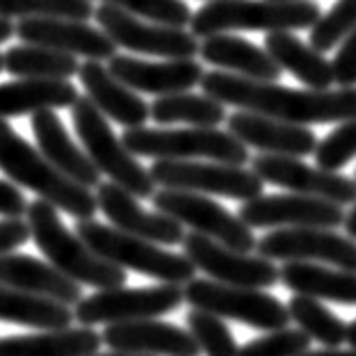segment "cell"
<instances>
[{
    "label": "cell",
    "instance_id": "obj_1",
    "mask_svg": "<svg viewBox=\"0 0 356 356\" xmlns=\"http://www.w3.org/2000/svg\"><path fill=\"white\" fill-rule=\"evenodd\" d=\"M206 96L242 112L272 117L286 124H336L356 119V87L293 89L279 83L247 80L226 71H208L201 78Z\"/></svg>",
    "mask_w": 356,
    "mask_h": 356
},
{
    "label": "cell",
    "instance_id": "obj_2",
    "mask_svg": "<svg viewBox=\"0 0 356 356\" xmlns=\"http://www.w3.org/2000/svg\"><path fill=\"white\" fill-rule=\"evenodd\" d=\"M0 172L12 183L39 194V199L55 210H64L76 217V222L94 220L99 210L92 190L74 183L60 169H55L39 149L23 140L5 119H0Z\"/></svg>",
    "mask_w": 356,
    "mask_h": 356
},
{
    "label": "cell",
    "instance_id": "obj_3",
    "mask_svg": "<svg viewBox=\"0 0 356 356\" xmlns=\"http://www.w3.org/2000/svg\"><path fill=\"white\" fill-rule=\"evenodd\" d=\"M26 217L30 238L35 240L37 249L64 277L99 290L119 288L126 283V270L94 254L74 231H69V226H64L60 213L51 204L42 199L32 201L28 204Z\"/></svg>",
    "mask_w": 356,
    "mask_h": 356
},
{
    "label": "cell",
    "instance_id": "obj_4",
    "mask_svg": "<svg viewBox=\"0 0 356 356\" xmlns=\"http://www.w3.org/2000/svg\"><path fill=\"white\" fill-rule=\"evenodd\" d=\"M322 16L313 0H215L190 19L194 37H210L231 30L293 32L313 28Z\"/></svg>",
    "mask_w": 356,
    "mask_h": 356
},
{
    "label": "cell",
    "instance_id": "obj_5",
    "mask_svg": "<svg viewBox=\"0 0 356 356\" xmlns=\"http://www.w3.org/2000/svg\"><path fill=\"white\" fill-rule=\"evenodd\" d=\"M76 236L103 261L117 265L121 270H135L144 277L172 283V286H185L197 272V267L183 254H174L156 242L128 236L119 229H110L96 220L76 222Z\"/></svg>",
    "mask_w": 356,
    "mask_h": 356
},
{
    "label": "cell",
    "instance_id": "obj_6",
    "mask_svg": "<svg viewBox=\"0 0 356 356\" xmlns=\"http://www.w3.org/2000/svg\"><path fill=\"white\" fill-rule=\"evenodd\" d=\"M124 147L133 156L153 160H210V163L245 167L249 151L229 131L220 128H126Z\"/></svg>",
    "mask_w": 356,
    "mask_h": 356
},
{
    "label": "cell",
    "instance_id": "obj_7",
    "mask_svg": "<svg viewBox=\"0 0 356 356\" xmlns=\"http://www.w3.org/2000/svg\"><path fill=\"white\" fill-rule=\"evenodd\" d=\"M71 119H74L76 135L83 142L87 158L92 160L99 174L108 176L110 183L131 192L135 199H151L156 192V183L131 151L124 147L121 137L115 135L99 108L87 99L78 96L71 105Z\"/></svg>",
    "mask_w": 356,
    "mask_h": 356
},
{
    "label": "cell",
    "instance_id": "obj_8",
    "mask_svg": "<svg viewBox=\"0 0 356 356\" xmlns=\"http://www.w3.org/2000/svg\"><path fill=\"white\" fill-rule=\"evenodd\" d=\"M183 297L192 309L213 313L222 320H236L240 325L261 331L286 329L290 322L286 304L256 288L224 286L210 279H192L185 283Z\"/></svg>",
    "mask_w": 356,
    "mask_h": 356
},
{
    "label": "cell",
    "instance_id": "obj_9",
    "mask_svg": "<svg viewBox=\"0 0 356 356\" xmlns=\"http://www.w3.org/2000/svg\"><path fill=\"white\" fill-rule=\"evenodd\" d=\"M151 201L158 213L172 217L181 226H190L192 233L220 242L233 252L249 254L256 249L252 229L238 215L229 213L217 201L208 199L206 194L163 188L160 192H153Z\"/></svg>",
    "mask_w": 356,
    "mask_h": 356
},
{
    "label": "cell",
    "instance_id": "obj_10",
    "mask_svg": "<svg viewBox=\"0 0 356 356\" xmlns=\"http://www.w3.org/2000/svg\"><path fill=\"white\" fill-rule=\"evenodd\" d=\"M185 302L183 288L160 283L151 288H108L83 297L74 309V320L80 327L119 325V322L156 320L176 311Z\"/></svg>",
    "mask_w": 356,
    "mask_h": 356
},
{
    "label": "cell",
    "instance_id": "obj_11",
    "mask_svg": "<svg viewBox=\"0 0 356 356\" xmlns=\"http://www.w3.org/2000/svg\"><path fill=\"white\" fill-rule=\"evenodd\" d=\"M153 183L165 190H183L197 194L249 201L263 194V181L252 169L224 163H197V160H156L149 169Z\"/></svg>",
    "mask_w": 356,
    "mask_h": 356
},
{
    "label": "cell",
    "instance_id": "obj_12",
    "mask_svg": "<svg viewBox=\"0 0 356 356\" xmlns=\"http://www.w3.org/2000/svg\"><path fill=\"white\" fill-rule=\"evenodd\" d=\"M94 19L112 44L131 53L165 60H194V55H199V39L183 28L147 23L112 5L96 7Z\"/></svg>",
    "mask_w": 356,
    "mask_h": 356
},
{
    "label": "cell",
    "instance_id": "obj_13",
    "mask_svg": "<svg viewBox=\"0 0 356 356\" xmlns=\"http://www.w3.org/2000/svg\"><path fill=\"white\" fill-rule=\"evenodd\" d=\"M256 249L267 261L327 263L338 270L356 272V240L331 229H277L256 240Z\"/></svg>",
    "mask_w": 356,
    "mask_h": 356
},
{
    "label": "cell",
    "instance_id": "obj_14",
    "mask_svg": "<svg viewBox=\"0 0 356 356\" xmlns=\"http://www.w3.org/2000/svg\"><path fill=\"white\" fill-rule=\"evenodd\" d=\"M183 256L208 274L210 281L224 286L265 290L279 283V267L263 256H249L220 245L199 233L183 238Z\"/></svg>",
    "mask_w": 356,
    "mask_h": 356
},
{
    "label": "cell",
    "instance_id": "obj_15",
    "mask_svg": "<svg viewBox=\"0 0 356 356\" xmlns=\"http://www.w3.org/2000/svg\"><path fill=\"white\" fill-rule=\"evenodd\" d=\"M252 163V172L263 183L277 185L302 197L325 199L338 206L356 204V181L350 176L325 172L320 167L306 165L302 158L288 156H256Z\"/></svg>",
    "mask_w": 356,
    "mask_h": 356
},
{
    "label": "cell",
    "instance_id": "obj_16",
    "mask_svg": "<svg viewBox=\"0 0 356 356\" xmlns=\"http://www.w3.org/2000/svg\"><path fill=\"white\" fill-rule=\"evenodd\" d=\"M238 217L249 229H338L345 222V210L331 201L302 194H258L256 199L242 201Z\"/></svg>",
    "mask_w": 356,
    "mask_h": 356
},
{
    "label": "cell",
    "instance_id": "obj_17",
    "mask_svg": "<svg viewBox=\"0 0 356 356\" xmlns=\"http://www.w3.org/2000/svg\"><path fill=\"white\" fill-rule=\"evenodd\" d=\"M14 37L23 39V44L53 48V51L94 62L110 60L112 55H117V46L112 44V39L103 30L87 26L85 21L21 19L14 26Z\"/></svg>",
    "mask_w": 356,
    "mask_h": 356
},
{
    "label": "cell",
    "instance_id": "obj_18",
    "mask_svg": "<svg viewBox=\"0 0 356 356\" xmlns=\"http://www.w3.org/2000/svg\"><path fill=\"white\" fill-rule=\"evenodd\" d=\"M94 197L96 206L115 224V229L128 233V236L169 247L181 245L185 238V229L176 220L163 213L144 210L131 192H126L115 183H99Z\"/></svg>",
    "mask_w": 356,
    "mask_h": 356
},
{
    "label": "cell",
    "instance_id": "obj_19",
    "mask_svg": "<svg viewBox=\"0 0 356 356\" xmlns=\"http://www.w3.org/2000/svg\"><path fill=\"white\" fill-rule=\"evenodd\" d=\"M108 71L133 92L167 96L194 89L204 78V67L194 60L144 62L131 55H112Z\"/></svg>",
    "mask_w": 356,
    "mask_h": 356
},
{
    "label": "cell",
    "instance_id": "obj_20",
    "mask_svg": "<svg viewBox=\"0 0 356 356\" xmlns=\"http://www.w3.org/2000/svg\"><path fill=\"white\" fill-rule=\"evenodd\" d=\"M101 341L115 352L147 356H201L190 331L163 320L119 322L103 329Z\"/></svg>",
    "mask_w": 356,
    "mask_h": 356
},
{
    "label": "cell",
    "instance_id": "obj_21",
    "mask_svg": "<svg viewBox=\"0 0 356 356\" xmlns=\"http://www.w3.org/2000/svg\"><path fill=\"white\" fill-rule=\"evenodd\" d=\"M229 133L245 147H254L265 156L304 158L318 147V137L306 126L286 124V121L254 115V112H236L226 119Z\"/></svg>",
    "mask_w": 356,
    "mask_h": 356
},
{
    "label": "cell",
    "instance_id": "obj_22",
    "mask_svg": "<svg viewBox=\"0 0 356 356\" xmlns=\"http://www.w3.org/2000/svg\"><path fill=\"white\" fill-rule=\"evenodd\" d=\"M32 133L37 137L39 153L67 178L89 190L101 183L99 169L87 158V153L71 140L55 110L35 112L32 115Z\"/></svg>",
    "mask_w": 356,
    "mask_h": 356
},
{
    "label": "cell",
    "instance_id": "obj_23",
    "mask_svg": "<svg viewBox=\"0 0 356 356\" xmlns=\"http://www.w3.org/2000/svg\"><path fill=\"white\" fill-rule=\"evenodd\" d=\"M80 85L105 119H112L126 128H140L149 121V103L137 92L119 83L101 62L87 60L78 69Z\"/></svg>",
    "mask_w": 356,
    "mask_h": 356
},
{
    "label": "cell",
    "instance_id": "obj_24",
    "mask_svg": "<svg viewBox=\"0 0 356 356\" xmlns=\"http://www.w3.org/2000/svg\"><path fill=\"white\" fill-rule=\"evenodd\" d=\"M0 283L19 288L23 293L53 299V302H60L64 306H76L83 299L80 283L64 277L48 261L44 263L26 254L0 256Z\"/></svg>",
    "mask_w": 356,
    "mask_h": 356
},
{
    "label": "cell",
    "instance_id": "obj_25",
    "mask_svg": "<svg viewBox=\"0 0 356 356\" xmlns=\"http://www.w3.org/2000/svg\"><path fill=\"white\" fill-rule=\"evenodd\" d=\"M199 55L204 62L213 64L217 69H224L226 74L247 78V80H263V83H277L283 71L277 62L270 58V53L258 48L247 39L220 32L210 35L199 44Z\"/></svg>",
    "mask_w": 356,
    "mask_h": 356
},
{
    "label": "cell",
    "instance_id": "obj_26",
    "mask_svg": "<svg viewBox=\"0 0 356 356\" xmlns=\"http://www.w3.org/2000/svg\"><path fill=\"white\" fill-rule=\"evenodd\" d=\"M279 281L295 295L327 299V302L343 306H356V272L295 261L281 267Z\"/></svg>",
    "mask_w": 356,
    "mask_h": 356
},
{
    "label": "cell",
    "instance_id": "obj_27",
    "mask_svg": "<svg viewBox=\"0 0 356 356\" xmlns=\"http://www.w3.org/2000/svg\"><path fill=\"white\" fill-rule=\"evenodd\" d=\"M265 51L281 71H288L309 89H331L336 85L331 62L293 32H267Z\"/></svg>",
    "mask_w": 356,
    "mask_h": 356
},
{
    "label": "cell",
    "instance_id": "obj_28",
    "mask_svg": "<svg viewBox=\"0 0 356 356\" xmlns=\"http://www.w3.org/2000/svg\"><path fill=\"white\" fill-rule=\"evenodd\" d=\"M101 345V336L92 327H67L0 338V356H92Z\"/></svg>",
    "mask_w": 356,
    "mask_h": 356
},
{
    "label": "cell",
    "instance_id": "obj_29",
    "mask_svg": "<svg viewBox=\"0 0 356 356\" xmlns=\"http://www.w3.org/2000/svg\"><path fill=\"white\" fill-rule=\"evenodd\" d=\"M78 99L69 80H14L0 85V119L35 115L39 110L71 108Z\"/></svg>",
    "mask_w": 356,
    "mask_h": 356
},
{
    "label": "cell",
    "instance_id": "obj_30",
    "mask_svg": "<svg viewBox=\"0 0 356 356\" xmlns=\"http://www.w3.org/2000/svg\"><path fill=\"white\" fill-rule=\"evenodd\" d=\"M0 322L42 331L67 329L74 322V311L71 306L53 302V299L23 293L19 288L0 283Z\"/></svg>",
    "mask_w": 356,
    "mask_h": 356
},
{
    "label": "cell",
    "instance_id": "obj_31",
    "mask_svg": "<svg viewBox=\"0 0 356 356\" xmlns=\"http://www.w3.org/2000/svg\"><path fill=\"white\" fill-rule=\"evenodd\" d=\"M80 62L69 53L23 44L3 53V71L21 80H69L78 76Z\"/></svg>",
    "mask_w": 356,
    "mask_h": 356
},
{
    "label": "cell",
    "instance_id": "obj_32",
    "mask_svg": "<svg viewBox=\"0 0 356 356\" xmlns=\"http://www.w3.org/2000/svg\"><path fill=\"white\" fill-rule=\"evenodd\" d=\"M149 117L160 126L190 124L197 128H217L226 121V110L220 101L192 92L158 96L149 105Z\"/></svg>",
    "mask_w": 356,
    "mask_h": 356
},
{
    "label": "cell",
    "instance_id": "obj_33",
    "mask_svg": "<svg viewBox=\"0 0 356 356\" xmlns=\"http://www.w3.org/2000/svg\"><path fill=\"white\" fill-rule=\"evenodd\" d=\"M290 322H297L299 331H304L311 341H318L325 347H341L345 343V322L334 315L320 299L295 295L288 302Z\"/></svg>",
    "mask_w": 356,
    "mask_h": 356
},
{
    "label": "cell",
    "instance_id": "obj_34",
    "mask_svg": "<svg viewBox=\"0 0 356 356\" xmlns=\"http://www.w3.org/2000/svg\"><path fill=\"white\" fill-rule=\"evenodd\" d=\"M0 19H94L92 0H0Z\"/></svg>",
    "mask_w": 356,
    "mask_h": 356
},
{
    "label": "cell",
    "instance_id": "obj_35",
    "mask_svg": "<svg viewBox=\"0 0 356 356\" xmlns=\"http://www.w3.org/2000/svg\"><path fill=\"white\" fill-rule=\"evenodd\" d=\"M185 320H188L190 336L197 343L199 352H204L206 356H236L238 352L236 338H233L231 329L224 325L222 318H217L213 313L192 309Z\"/></svg>",
    "mask_w": 356,
    "mask_h": 356
},
{
    "label": "cell",
    "instance_id": "obj_36",
    "mask_svg": "<svg viewBox=\"0 0 356 356\" xmlns=\"http://www.w3.org/2000/svg\"><path fill=\"white\" fill-rule=\"evenodd\" d=\"M103 5H112L117 10L147 19L149 23H160L169 28L190 26L192 12L185 0H101Z\"/></svg>",
    "mask_w": 356,
    "mask_h": 356
},
{
    "label": "cell",
    "instance_id": "obj_37",
    "mask_svg": "<svg viewBox=\"0 0 356 356\" xmlns=\"http://www.w3.org/2000/svg\"><path fill=\"white\" fill-rule=\"evenodd\" d=\"M356 28V0H338L311 28V48L318 53L334 51L350 30Z\"/></svg>",
    "mask_w": 356,
    "mask_h": 356
},
{
    "label": "cell",
    "instance_id": "obj_38",
    "mask_svg": "<svg viewBox=\"0 0 356 356\" xmlns=\"http://www.w3.org/2000/svg\"><path fill=\"white\" fill-rule=\"evenodd\" d=\"M315 163L325 172H338L356 156V119L341 121L336 131L315 147Z\"/></svg>",
    "mask_w": 356,
    "mask_h": 356
},
{
    "label": "cell",
    "instance_id": "obj_39",
    "mask_svg": "<svg viewBox=\"0 0 356 356\" xmlns=\"http://www.w3.org/2000/svg\"><path fill=\"white\" fill-rule=\"evenodd\" d=\"M311 338L299 329L267 331V336L254 338L247 345L238 347L236 356H299L309 352Z\"/></svg>",
    "mask_w": 356,
    "mask_h": 356
},
{
    "label": "cell",
    "instance_id": "obj_40",
    "mask_svg": "<svg viewBox=\"0 0 356 356\" xmlns=\"http://www.w3.org/2000/svg\"><path fill=\"white\" fill-rule=\"evenodd\" d=\"M334 67V80L341 87H356V28L345 35L338 44L336 58L331 62Z\"/></svg>",
    "mask_w": 356,
    "mask_h": 356
},
{
    "label": "cell",
    "instance_id": "obj_41",
    "mask_svg": "<svg viewBox=\"0 0 356 356\" xmlns=\"http://www.w3.org/2000/svg\"><path fill=\"white\" fill-rule=\"evenodd\" d=\"M30 240L28 222L21 217H5L0 220V256L12 254Z\"/></svg>",
    "mask_w": 356,
    "mask_h": 356
},
{
    "label": "cell",
    "instance_id": "obj_42",
    "mask_svg": "<svg viewBox=\"0 0 356 356\" xmlns=\"http://www.w3.org/2000/svg\"><path fill=\"white\" fill-rule=\"evenodd\" d=\"M28 201L14 183L0 181V217H23Z\"/></svg>",
    "mask_w": 356,
    "mask_h": 356
},
{
    "label": "cell",
    "instance_id": "obj_43",
    "mask_svg": "<svg viewBox=\"0 0 356 356\" xmlns=\"http://www.w3.org/2000/svg\"><path fill=\"white\" fill-rule=\"evenodd\" d=\"M299 356H356V347L352 350H338V347H325L320 352H304Z\"/></svg>",
    "mask_w": 356,
    "mask_h": 356
},
{
    "label": "cell",
    "instance_id": "obj_44",
    "mask_svg": "<svg viewBox=\"0 0 356 356\" xmlns=\"http://www.w3.org/2000/svg\"><path fill=\"white\" fill-rule=\"evenodd\" d=\"M343 226H345V231H347V238L356 240V204L352 206L350 213H345V222H343Z\"/></svg>",
    "mask_w": 356,
    "mask_h": 356
},
{
    "label": "cell",
    "instance_id": "obj_45",
    "mask_svg": "<svg viewBox=\"0 0 356 356\" xmlns=\"http://www.w3.org/2000/svg\"><path fill=\"white\" fill-rule=\"evenodd\" d=\"M12 37H14V26H12V21L0 19V44L10 42Z\"/></svg>",
    "mask_w": 356,
    "mask_h": 356
},
{
    "label": "cell",
    "instance_id": "obj_46",
    "mask_svg": "<svg viewBox=\"0 0 356 356\" xmlns=\"http://www.w3.org/2000/svg\"><path fill=\"white\" fill-rule=\"evenodd\" d=\"M345 341L350 343L352 347H356V320L345 327Z\"/></svg>",
    "mask_w": 356,
    "mask_h": 356
},
{
    "label": "cell",
    "instance_id": "obj_47",
    "mask_svg": "<svg viewBox=\"0 0 356 356\" xmlns=\"http://www.w3.org/2000/svg\"><path fill=\"white\" fill-rule=\"evenodd\" d=\"M92 356H147V354H128V352H110V354H101V352H96Z\"/></svg>",
    "mask_w": 356,
    "mask_h": 356
},
{
    "label": "cell",
    "instance_id": "obj_48",
    "mask_svg": "<svg viewBox=\"0 0 356 356\" xmlns=\"http://www.w3.org/2000/svg\"><path fill=\"white\" fill-rule=\"evenodd\" d=\"M0 74H3V53H0Z\"/></svg>",
    "mask_w": 356,
    "mask_h": 356
},
{
    "label": "cell",
    "instance_id": "obj_49",
    "mask_svg": "<svg viewBox=\"0 0 356 356\" xmlns=\"http://www.w3.org/2000/svg\"><path fill=\"white\" fill-rule=\"evenodd\" d=\"M208 3H215V0H208Z\"/></svg>",
    "mask_w": 356,
    "mask_h": 356
},
{
    "label": "cell",
    "instance_id": "obj_50",
    "mask_svg": "<svg viewBox=\"0 0 356 356\" xmlns=\"http://www.w3.org/2000/svg\"><path fill=\"white\" fill-rule=\"evenodd\" d=\"M354 181H356V178H354Z\"/></svg>",
    "mask_w": 356,
    "mask_h": 356
}]
</instances>
